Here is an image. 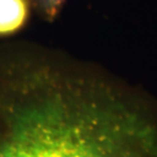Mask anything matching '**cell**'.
<instances>
[{
  "label": "cell",
  "mask_w": 157,
  "mask_h": 157,
  "mask_svg": "<svg viewBox=\"0 0 157 157\" xmlns=\"http://www.w3.org/2000/svg\"><path fill=\"white\" fill-rule=\"evenodd\" d=\"M0 157H157V100L67 51L2 45Z\"/></svg>",
  "instance_id": "6da1fadb"
},
{
  "label": "cell",
  "mask_w": 157,
  "mask_h": 157,
  "mask_svg": "<svg viewBox=\"0 0 157 157\" xmlns=\"http://www.w3.org/2000/svg\"><path fill=\"white\" fill-rule=\"evenodd\" d=\"M34 12L30 0H0V37L21 32Z\"/></svg>",
  "instance_id": "7a4b0ae2"
},
{
  "label": "cell",
  "mask_w": 157,
  "mask_h": 157,
  "mask_svg": "<svg viewBox=\"0 0 157 157\" xmlns=\"http://www.w3.org/2000/svg\"><path fill=\"white\" fill-rule=\"evenodd\" d=\"M34 12L41 20L54 23L59 17L67 0H30Z\"/></svg>",
  "instance_id": "3957f363"
}]
</instances>
